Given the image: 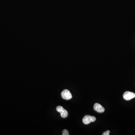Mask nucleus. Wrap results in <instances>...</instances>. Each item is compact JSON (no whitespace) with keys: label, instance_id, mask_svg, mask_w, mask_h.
Returning a JSON list of instances; mask_svg holds the SVG:
<instances>
[{"label":"nucleus","instance_id":"obj_4","mask_svg":"<svg viewBox=\"0 0 135 135\" xmlns=\"http://www.w3.org/2000/svg\"><path fill=\"white\" fill-rule=\"evenodd\" d=\"M123 98L126 101H129L135 97V93L130 91H126L123 94Z\"/></svg>","mask_w":135,"mask_h":135},{"label":"nucleus","instance_id":"obj_6","mask_svg":"<svg viewBox=\"0 0 135 135\" xmlns=\"http://www.w3.org/2000/svg\"><path fill=\"white\" fill-rule=\"evenodd\" d=\"M62 135H69V133L68 131L66 130H64L62 131Z\"/></svg>","mask_w":135,"mask_h":135},{"label":"nucleus","instance_id":"obj_1","mask_svg":"<svg viewBox=\"0 0 135 135\" xmlns=\"http://www.w3.org/2000/svg\"><path fill=\"white\" fill-rule=\"evenodd\" d=\"M96 120V118L93 116L87 115L83 117V122L85 124L88 125L91 122H95Z\"/></svg>","mask_w":135,"mask_h":135},{"label":"nucleus","instance_id":"obj_2","mask_svg":"<svg viewBox=\"0 0 135 135\" xmlns=\"http://www.w3.org/2000/svg\"><path fill=\"white\" fill-rule=\"evenodd\" d=\"M56 110L58 112L60 113L61 116L62 118H65L68 116V112L62 106H57V107Z\"/></svg>","mask_w":135,"mask_h":135},{"label":"nucleus","instance_id":"obj_5","mask_svg":"<svg viewBox=\"0 0 135 135\" xmlns=\"http://www.w3.org/2000/svg\"><path fill=\"white\" fill-rule=\"evenodd\" d=\"M94 108L95 110L99 113H102L105 110V109L103 107H102L101 104L97 103L94 104Z\"/></svg>","mask_w":135,"mask_h":135},{"label":"nucleus","instance_id":"obj_7","mask_svg":"<svg viewBox=\"0 0 135 135\" xmlns=\"http://www.w3.org/2000/svg\"><path fill=\"white\" fill-rule=\"evenodd\" d=\"M110 133V131L109 130H107L106 132H103L102 134V135H109V134Z\"/></svg>","mask_w":135,"mask_h":135},{"label":"nucleus","instance_id":"obj_3","mask_svg":"<svg viewBox=\"0 0 135 135\" xmlns=\"http://www.w3.org/2000/svg\"><path fill=\"white\" fill-rule=\"evenodd\" d=\"M61 96L63 99L67 100H70L72 98L71 94L69 90L67 89H65L62 92Z\"/></svg>","mask_w":135,"mask_h":135}]
</instances>
